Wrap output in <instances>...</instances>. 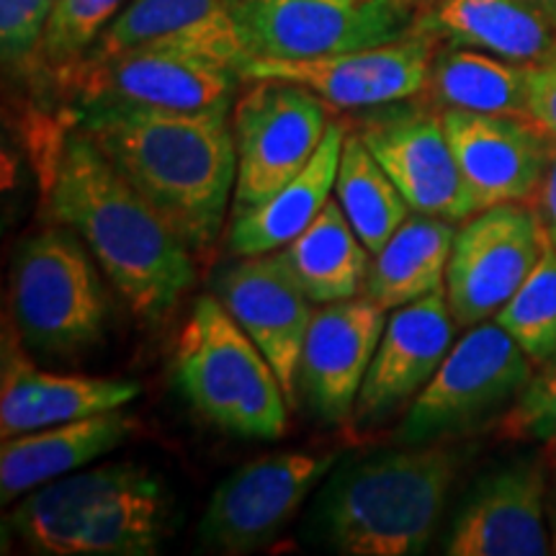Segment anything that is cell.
<instances>
[{"label":"cell","instance_id":"6da1fadb","mask_svg":"<svg viewBox=\"0 0 556 556\" xmlns=\"http://www.w3.org/2000/svg\"><path fill=\"white\" fill-rule=\"evenodd\" d=\"M47 206L54 225L86 242L137 317L152 323L168 315L191 289V248L80 129L52 157Z\"/></svg>","mask_w":556,"mask_h":556},{"label":"cell","instance_id":"7a4b0ae2","mask_svg":"<svg viewBox=\"0 0 556 556\" xmlns=\"http://www.w3.org/2000/svg\"><path fill=\"white\" fill-rule=\"evenodd\" d=\"M229 111L80 109L78 129L178 229L191 253L219 238L238 180Z\"/></svg>","mask_w":556,"mask_h":556},{"label":"cell","instance_id":"3957f363","mask_svg":"<svg viewBox=\"0 0 556 556\" xmlns=\"http://www.w3.org/2000/svg\"><path fill=\"white\" fill-rule=\"evenodd\" d=\"M458 469L462 454L433 441L336 464L312 505L309 533L343 556L422 554Z\"/></svg>","mask_w":556,"mask_h":556},{"label":"cell","instance_id":"277c9868","mask_svg":"<svg viewBox=\"0 0 556 556\" xmlns=\"http://www.w3.org/2000/svg\"><path fill=\"white\" fill-rule=\"evenodd\" d=\"M168 523L163 479L129 462L41 484L5 520L21 544L45 556H152Z\"/></svg>","mask_w":556,"mask_h":556},{"label":"cell","instance_id":"5b68a950","mask_svg":"<svg viewBox=\"0 0 556 556\" xmlns=\"http://www.w3.org/2000/svg\"><path fill=\"white\" fill-rule=\"evenodd\" d=\"M173 381L208 426L238 438L289 433V400L270 361L214 296H199L173 351Z\"/></svg>","mask_w":556,"mask_h":556},{"label":"cell","instance_id":"8992f818","mask_svg":"<svg viewBox=\"0 0 556 556\" xmlns=\"http://www.w3.org/2000/svg\"><path fill=\"white\" fill-rule=\"evenodd\" d=\"M90 250L67 227H50L18 248L11 309L21 340L45 356H80L106 336L109 296Z\"/></svg>","mask_w":556,"mask_h":556},{"label":"cell","instance_id":"52a82bcc","mask_svg":"<svg viewBox=\"0 0 556 556\" xmlns=\"http://www.w3.org/2000/svg\"><path fill=\"white\" fill-rule=\"evenodd\" d=\"M531 358L497 323H479L451 345L433 379L422 387L405 422L402 443H430L484 420L531 381Z\"/></svg>","mask_w":556,"mask_h":556},{"label":"cell","instance_id":"ba28073f","mask_svg":"<svg viewBox=\"0 0 556 556\" xmlns=\"http://www.w3.org/2000/svg\"><path fill=\"white\" fill-rule=\"evenodd\" d=\"M229 9L250 58H325L415 29V11L402 0H229Z\"/></svg>","mask_w":556,"mask_h":556},{"label":"cell","instance_id":"9c48e42d","mask_svg":"<svg viewBox=\"0 0 556 556\" xmlns=\"http://www.w3.org/2000/svg\"><path fill=\"white\" fill-rule=\"evenodd\" d=\"M235 103V214L281 191L315 157L328 131V101L289 80H253Z\"/></svg>","mask_w":556,"mask_h":556},{"label":"cell","instance_id":"30bf717a","mask_svg":"<svg viewBox=\"0 0 556 556\" xmlns=\"http://www.w3.org/2000/svg\"><path fill=\"white\" fill-rule=\"evenodd\" d=\"M338 458L336 451H278L232 471L208 497L199 541L219 554L263 548L296 516Z\"/></svg>","mask_w":556,"mask_h":556},{"label":"cell","instance_id":"8fae6325","mask_svg":"<svg viewBox=\"0 0 556 556\" xmlns=\"http://www.w3.org/2000/svg\"><path fill=\"white\" fill-rule=\"evenodd\" d=\"M548 242L539 212L520 201L482 208L456 232L446 268L451 315L475 328L510 302Z\"/></svg>","mask_w":556,"mask_h":556},{"label":"cell","instance_id":"7c38bea8","mask_svg":"<svg viewBox=\"0 0 556 556\" xmlns=\"http://www.w3.org/2000/svg\"><path fill=\"white\" fill-rule=\"evenodd\" d=\"M438 39L426 24H415L405 37L364 50L309 60L250 58L240 75L242 80L296 83L338 109H384L428 88Z\"/></svg>","mask_w":556,"mask_h":556},{"label":"cell","instance_id":"4fadbf2b","mask_svg":"<svg viewBox=\"0 0 556 556\" xmlns=\"http://www.w3.org/2000/svg\"><path fill=\"white\" fill-rule=\"evenodd\" d=\"M80 109L135 106L160 111H219L232 106L242 75L199 54L131 50L103 60H83L62 75Z\"/></svg>","mask_w":556,"mask_h":556},{"label":"cell","instance_id":"5bb4252c","mask_svg":"<svg viewBox=\"0 0 556 556\" xmlns=\"http://www.w3.org/2000/svg\"><path fill=\"white\" fill-rule=\"evenodd\" d=\"M358 137L413 212L462 222L479 212L451 150L443 116L389 103L358 124Z\"/></svg>","mask_w":556,"mask_h":556},{"label":"cell","instance_id":"9a60e30c","mask_svg":"<svg viewBox=\"0 0 556 556\" xmlns=\"http://www.w3.org/2000/svg\"><path fill=\"white\" fill-rule=\"evenodd\" d=\"M384 307L374 299L323 304L312 315L299 361V389L319 420L343 426L356 413V400L384 336Z\"/></svg>","mask_w":556,"mask_h":556},{"label":"cell","instance_id":"2e32d148","mask_svg":"<svg viewBox=\"0 0 556 556\" xmlns=\"http://www.w3.org/2000/svg\"><path fill=\"white\" fill-rule=\"evenodd\" d=\"M448 556H544L546 475L533 458L505 464L471 486L446 539Z\"/></svg>","mask_w":556,"mask_h":556},{"label":"cell","instance_id":"e0dca14e","mask_svg":"<svg viewBox=\"0 0 556 556\" xmlns=\"http://www.w3.org/2000/svg\"><path fill=\"white\" fill-rule=\"evenodd\" d=\"M219 302L261 348L291 407L299 402V361L312 323V302L276 253L245 255L217 281Z\"/></svg>","mask_w":556,"mask_h":556},{"label":"cell","instance_id":"ac0fdd59","mask_svg":"<svg viewBox=\"0 0 556 556\" xmlns=\"http://www.w3.org/2000/svg\"><path fill=\"white\" fill-rule=\"evenodd\" d=\"M443 127L479 212L536 197L554 139L531 119L448 109Z\"/></svg>","mask_w":556,"mask_h":556},{"label":"cell","instance_id":"d6986e66","mask_svg":"<svg viewBox=\"0 0 556 556\" xmlns=\"http://www.w3.org/2000/svg\"><path fill=\"white\" fill-rule=\"evenodd\" d=\"M454 325L446 289L394 309L358 392L353 420L374 426L420 394L454 345Z\"/></svg>","mask_w":556,"mask_h":556},{"label":"cell","instance_id":"ffe728a7","mask_svg":"<svg viewBox=\"0 0 556 556\" xmlns=\"http://www.w3.org/2000/svg\"><path fill=\"white\" fill-rule=\"evenodd\" d=\"M16 325L3 332V377H0V438L31 433L60 422L111 413L139 397V384L124 379L54 374L26 356Z\"/></svg>","mask_w":556,"mask_h":556},{"label":"cell","instance_id":"44dd1931","mask_svg":"<svg viewBox=\"0 0 556 556\" xmlns=\"http://www.w3.org/2000/svg\"><path fill=\"white\" fill-rule=\"evenodd\" d=\"M131 50L189 52L238 73L250 60L229 0H129L83 60Z\"/></svg>","mask_w":556,"mask_h":556},{"label":"cell","instance_id":"7402d4cb","mask_svg":"<svg viewBox=\"0 0 556 556\" xmlns=\"http://www.w3.org/2000/svg\"><path fill=\"white\" fill-rule=\"evenodd\" d=\"M135 428V417L111 409L5 438L0 446V500L11 505L37 486L93 464L96 458L119 448Z\"/></svg>","mask_w":556,"mask_h":556},{"label":"cell","instance_id":"603a6c76","mask_svg":"<svg viewBox=\"0 0 556 556\" xmlns=\"http://www.w3.org/2000/svg\"><path fill=\"white\" fill-rule=\"evenodd\" d=\"M345 124L330 122L309 165L258 206L238 212L229 227V253L268 255L289 245L307 229L336 191L338 165L343 155Z\"/></svg>","mask_w":556,"mask_h":556},{"label":"cell","instance_id":"cb8c5ba5","mask_svg":"<svg viewBox=\"0 0 556 556\" xmlns=\"http://www.w3.org/2000/svg\"><path fill=\"white\" fill-rule=\"evenodd\" d=\"M426 26L454 45L518 65L556 54V21L528 0H438Z\"/></svg>","mask_w":556,"mask_h":556},{"label":"cell","instance_id":"d4e9b609","mask_svg":"<svg viewBox=\"0 0 556 556\" xmlns=\"http://www.w3.org/2000/svg\"><path fill=\"white\" fill-rule=\"evenodd\" d=\"M276 255L312 304L358 296L371 268L368 248L351 227L338 199H330L315 222L289 245L276 250Z\"/></svg>","mask_w":556,"mask_h":556},{"label":"cell","instance_id":"484cf974","mask_svg":"<svg viewBox=\"0 0 556 556\" xmlns=\"http://www.w3.org/2000/svg\"><path fill=\"white\" fill-rule=\"evenodd\" d=\"M454 240L456 229L448 219L415 212L374 255L366 278V296L379 307L397 309L438 289H446Z\"/></svg>","mask_w":556,"mask_h":556},{"label":"cell","instance_id":"4316f807","mask_svg":"<svg viewBox=\"0 0 556 556\" xmlns=\"http://www.w3.org/2000/svg\"><path fill=\"white\" fill-rule=\"evenodd\" d=\"M428 90L435 103L475 114L528 119V65L507 62L471 47H451L435 54Z\"/></svg>","mask_w":556,"mask_h":556},{"label":"cell","instance_id":"83f0119b","mask_svg":"<svg viewBox=\"0 0 556 556\" xmlns=\"http://www.w3.org/2000/svg\"><path fill=\"white\" fill-rule=\"evenodd\" d=\"M336 199L371 255L387 245V240L405 225L413 212L394 180L387 176L379 160L358 137V131L345 135L336 178Z\"/></svg>","mask_w":556,"mask_h":556},{"label":"cell","instance_id":"f1b7e54d","mask_svg":"<svg viewBox=\"0 0 556 556\" xmlns=\"http://www.w3.org/2000/svg\"><path fill=\"white\" fill-rule=\"evenodd\" d=\"M495 319L516 338L533 366H544L556 356V245L552 238L536 268Z\"/></svg>","mask_w":556,"mask_h":556},{"label":"cell","instance_id":"f546056e","mask_svg":"<svg viewBox=\"0 0 556 556\" xmlns=\"http://www.w3.org/2000/svg\"><path fill=\"white\" fill-rule=\"evenodd\" d=\"M124 0H54L45 37H41L37 67L50 75L73 70L106 31L122 11Z\"/></svg>","mask_w":556,"mask_h":556},{"label":"cell","instance_id":"4dcf8cb0","mask_svg":"<svg viewBox=\"0 0 556 556\" xmlns=\"http://www.w3.org/2000/svg\"><path fill=\"white\" fill-rule=\"evenodd\" d=\"M497 433L507 441L556 443V356L523 387Z\"/></svg>","mask_w":556,"mask_h":556},{"label":"cell","instance_id":"1f68e13d","mask_svg":"<svg viewBox=\"0 0 556 556\" xmlns=\"http://www.w3.org/2000/svg\"><path fill=\"white\" fill-rule=\"evenodd\" d=\"M54 0H0V54L11 73L37 67Z\"/></svg>","mask_w":556,"mask_h":556},{"label":"cell","instance_id":"d6a6232c","mask_svg":"<svg viewBox=\"0 0 556 556\" xmlns=\"http://www.w3.org/2000/svg\"><path fill=\"white\" fill-rule=\"evenodd\" d=\"M528 119L556 139V54L528 65Z\"/></svg>","mask_w":556,"mask_h":556},{"label":"cell","instance_id":"836d02e7","mask_svg":"<svg viewBox=\"0 0 556 556\" xmlns=\"http://www.w3.org/2000/svg\"><path fill=\"white\" fill-rule=\"evenodd\" d=\"M536 212L541 222H544L548 238L556 242V139L552 144V157H548L544 180H541L536 191Z\"/></svg>","mask_w":556,"mask_h":556},{"label":"cell","instance_id":"e575fe53","mask_svg":"<svg viewBox=\"0 0 556 556\" xmlns=\"http://www.w3.org/2000/svg\"><path fill=\"white\" fill-rule=\"evenodd\" d=\"M531 5H536L539 11H544L548 18L556 21V0H528Z\"/></svg>","mask_w":556,"mask_h":556},{"label":"cell","instance_id":"d590c367","mask_svg":"<svg viewBox=\"0 0 556 556\" xmlns=\"http://www.w3.org/2000/svg\"><path fill=\"white\" fill-rule=\"evenodd\" d=\"M402 3H405L409 11L417 13V11H430L438 3V0H402Z\"/></svg>","mask_w":556,"mask_h":556},{"label":"cell","instance_id":"8d00e7d4","mask_svg":"<svg viewBox=\"0 0 556 556\" xmlns=\"http://www.w3.org/2000/svg\"><path fill=\"white\" fill-rule=\"evenodd\" d=\"M552 548H554V554H556V513H554V533H552Z\"/></svg>","mask_w":556,"mask_h":556},{"label":"cell","instance_id":"74e56055","mask_svg":"<svg viewBox=\"0 0 556 556\" xmlns=\"http://www.w3.org/2000/svg\"><path fill=\"white\" fill-rule=\"evenodd\" d=\"M552 242H554V240H552ZM554 245H556V242H554Z\"/></svg>","mask_w":556,"mask_h":556}]
</instances>
